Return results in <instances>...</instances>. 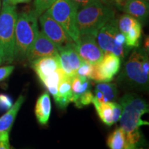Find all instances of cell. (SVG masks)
Here are the masks:
<instances>
[{
	"instance_id": "cell-23",
	"label": "cell",
	"mask_w": 149,
	"mask_h": 149,
	"mask_svg": "<svg viewBox=\"0 0 149 149\" xmlns=\"http://www.w3.org/2000/svg\"><path fill=\"white\" fill-rule=\"evenodd\" d=\"M137 22H138V20L137 19L129 15L126 13L122 15L120 17L117 19L118 29L121 33L126 35L130 29V28Z\"/></svg>"
},
{
	"instance_id": "cell-7",
	"label": "cell",
	"mask_w": 149,
	"mask_h": 149,
	"mask_svg": "<svg viewBox=\"0 0 149 149\" xmlns=\"http://www.w3.org/2000/svg\"><path fill=\"white\" fill-rule=\"evenodd\" d=\"M120 31L117 25V19H111L100 30L96 38L97 44L104 53H111L124 59L128 55L131 48L128 46H119L115 42V36Z\"/></svg>"
},
{
	"instance_id": "cell-41",
	"label": "cell",
	"mask_w": 149,
	"mask_h": 149,
	"mask_svg": "<svg viewBox=\"0 0 149 149\" xmlns=\"http://www.w3.org/2000/svg\"><path fill=\"white\" fill-rule=\"evenodd\" d=\"M144 1H148V0H144Z\"/></svg>"
},
{
	"instance_id": "cell-19",
	"label": "cell",
	"mask_w": 149,
	"mask_h": 149,
	"mask_svg": "<svg viewBox=\"0 0 149 149\" xmlns=\"http://www.w3.org/2000/svg\"><path fill=\"white\" fill-rule=\"evenodd\" d=\"M65 74L66 73L61 69V68H59L58 70L48 75L46 79H44L42 81L43 84L47 88L48 92L53 96L55 100L58 95V86L59 81Z\"/></svg>"
},
{
	"instance_id": "cell-17",
	"label": "cell",
	"mask_w": 149,
	"mask_h": 149,
	"mask_svg": "<svg viewBox=\"0 0 149 149\" xmlns=\"http://www.w3.org/2000/svg\"><path fill=\"white\" fill-rule=\"evenodd\" d=\"M90 80L88 78L77 74L71 77L72 97L70 102H73L76 105L80 97L86 91L91 90V83Z\"/></svg>"
},
{
	"instance_id": "cell-3",
	"label": "cell",
	"mask_w": 149,
	"mask_h": 149,
	"mask_svg": "<svg viewBox=\"0 0 149 149\" xmlns=\"http://www.w3.org/2000/svg\"><path fill=\"white\" fill-rule=\"evenodd\" d=\"M120 102L122 108L120 127L125 135L140 130L141 126L148 125V122L141 119L148 112V104L144 98L135 93H126L120 99Z\"/></svg>"
},
{
	"instance_id": "cell-6",
	"label": "cell",
	"mask_w": 149,
	"mask_h": 149,
	"mask_svg": "<svg viewBox=\"0 0 149 149\" xmlns=\"http://www.w3.org/2000/svg\"><path fill=\"white\" fill-rule=\"evenodd\" d=\"M79 8L72 0H57L46 12L65 30L73 42L77 43L80 34L77 26Z\"/></svg>"
},
{
	"instance_id": "cell-27",
	"label": "cell",
	"mask_w": 149,
	"mask_h": 149,
	"mask_svg": "<svg viewBox=\"0 0 149 149\" xmlns=\"http://www.w3.org/2000/svg\"><path fill=\"white\" fill-rule=\"evenodd\" d=\"M13 105V100L10 95L0 94V111H8Z\"/></svg>"
},
{
	"instance_id": "cell-10",
	"label": "cell",
	"mask_w": 149,
	"mask_h": 149,
	"mask_svg": "<svg viewBox=\"0 0 149 149\" xmlns=\"http://www.w3.org/2000/svg\"><path fill=\"white\" fill-rule=\"evenodd\" d=\"M75 49L82 61L91 64H97L104 55L96 37L93 35H80L79 41L75 44Z\"/></svg>"
},
{
	"instance_id": "cell-24",
	"label": "cell",
	"mask_w": 149,
	"mask_h": 149,
	"mask_svg": "<svg viewBox=\"0 0 149 149\" xmlns=\"http://www.w3.org/2000/svg\"><path fill=\"white\" fill-rule=\"evenodd\" d=\"M57 0H35L34 10L40 16L43 13L46 12L48 8H50Z\"/></svg>"
},
{
	"instance_id": "cell-15",
	"label": "cell",
	"mask_w": 149,
	"mask_h": 149,
	"mask_svg": "<svg viewBox=\"0 0 149 149\" xmlns=\"http://www.w3.org/2000/svg\"><path fill=\"white\" fill-rule=\"evenodd\" d=\"M51 113V101L49 94L44 92L37 99L35 104V113L41 125H46L49 120Z\"/></svg>"
},
{
	"instance_id": "cell-38",
	"label": "cell",
	"mask_w": 149,
	"mask_h": 149,
	"mask_svg": "<svg viewBox=\"0 0 149 149\" xmlns=\"http://www.w3.org/2000/svg\"><path fill=\"white\" fill-rule=\"evenodd\" d=\"M100 1H102V2L103 3H108V4H111V3H110L109 1H107V0H100Z\"/></svg>"
},
{
	"instance_id": "cell-16",
	"label": "cell",
	"mask_w": 149,
	"mask_h": 149,
	"mask_svg": "<svg viewBox=\"0 0 149 149\" xmlns=\"http://www.w3.org/2000/svg\"><path fill=\"white\" fill-rule=\"evenodd\" d=\"M72 97L71 77L65 74L59 81L58 86V95L55 100L60 109H64L70 102Z\"/></svg>"
},
{
	"instance_id": "cell-40",
	"label": "cell",
	"mask_w": 149,
	"mask_h": 149,
	"mask_svg": "<svg viewBox=\"0 0 149 149\" xmlns=\"http://www.w3.org/2000/svg\"><path fill=\"white\" fill-rule=\"evenodd\" d=\"M2 60H1V57H0V65H1V64H2Z\"/></svg>"
},
{
	"instance_id": "cell-9",
	"label": "cell",
	"mask_w": 149,
	"mask_h": 149,
	"mask_svg": "<svg viewBox=\"0 0 149 149\" xmlns=\"http://www.w3.org/2000/svg\"><path fill=\"white\" fill-rule=\"evenodd\" d=\"M122 59L115 54L104 53L102 60L94 64L91 79L97 82H109L120 70Z\"/></svg>"
},
{
	"instance_id": "cell-18",
	"label": "cell",
	"mask_w": 149,
	"mask_h": 149,
	"mask_svg": "<svg viewBox=\"0 0 149 149\" xmlns=\"http://www.w3.org/2000/svg\"><path fill=\"white\" fill-rule=\"evenodd\" d=\"M92 103L95 108L100 120L106 125L112 126L113 124H113V108H112L111 102H108L107 103H100L94 97Z\"/></svg>"
},
{
	"instance_id": "cell-34",
	"label": "cell",
	"mask_w": 149,
	"mask_h": 149,
	"mask_svg": "<svg viewBox=\"0 0 149 149\" xmlns=\"http://www.w3.org/2000/svg\"><path fill=\"white\" fill-rule=\"evenodd\" d=\"M0 149H10L9 140L0 141Z\"/></svg>"
},
{
	"instance_id": "cell-4",
	"label": "cell",
	"mask_w": 149,
	"mask_h": 149,
	"mask_svg": "<svg viewBox=\"0 0 149 149\" xmlns=\"http://www.w3.org/2000/svg\"><path fill=\"white\" fill-rule=\"evenodd\" d=\"M148 52L144 48L135 49L126 61L117 81L121 84L141 91L148 89L149 74L143 69V60Z\"/></svg>"
},
{
	"instance_id": "cell-30",
	"label": "cell",
	"mask_w": 149,
	"mask_h": 149,
	"mask_svg": "<svg viewBox=\"0 0 149 149\" xmlns=\"http://www.w3.org/2000/svg\"><path fill=\"white\" fill-rule=\"evenodd\" d=\"M72 1L77 4L79 9L84 8V7L86 6L92 4V3H95L99 2V1H101L100 0H72Z\"/></svg>"
},
{
	"instance_id": "cell-32",
	"label": "cell",
	"mask_w": 149,
	"mask_h": 149,
	"mask_svg": "<svg viewBox=\"0 0 149 149\" xmlns=\"http://www.w3.org/2000/svg\"><path fill=\"white\" fill-rule=\"evenodd\" d=\"M9 3L10 5L13 6H16L19 3H26L31 2L32 0H8Z\"/></svg>"
},
{
	"instance_id": "cell-8",
	"label": "cell",
	"mask_w": 149,
	"mask_h": 149,
	"mask_svg": "<svg viewBox=\"0 0 149 149\" xmlns=\"http://www.w3.org/2000/svg\"><path fill=\"white\" fill-rule=\"evenodd\" d=\"M42 31L59 50L74 44L73 40L65 30L57 23L47 12H44L39 17Z\"/></svg>"
},
{
	"instance_id": "cell-2",
	"label": "cell",
	"mask_w": 149,
	"mask_h": 149,
	"mask_svg": "<svg viewBox=\"0 0 149 149\" xmlns=\"http://www.w3.org/2000/svg\"><path fill=\"white\" fill-rule=\"evenodd\" d=\"M114 6L99 1L78 10L77 26L80 35L97 37L102 27L115 17Z\"/></svg>"
},
{
	"instance_id": "cell-35",
	"label": "cell",
	"mask_w": 149,
	"mask_h": 149,
	"mask_svg": "<svg viewBox=\"0 0 149 149\" xmlns=\"http://www.w3.org/2000/svg\"><path fill=\"white\" fill-rule=\"evenodd\" d=\"M144 49L146 50L147 51H148V37L147 36L146 37V40H145V44H144Z\"/></svg>"
},
{
	"instance_id": "cell-1",
	"label": "cell",
	"mask_w": 149,
	"mask_h": 149,
	"mask_svg": "<svg viewBox=\"0 0 149 149\" xmlns=\"http://www.w3.org/2000/svg\"><path fill=\"white\" fill-rule=\"evenodd\" d=\"M38 14L34 9L23 11L17 15L15 31V59H26L29 48L38 35Z\"/></svg>"
},
{
	"instance_id": "cell-21",
	"label": "cell",
	"mask_w": 149,
	"mask_h": 149,
	"mask_svg": "<svg viewBox=\"0 0 149 149\" xmlns=\"http://www.w3.org/2000/svg\"><path fill=\"white\" fill-rule=\"evenodd\" d=\"M107 145L110 149H124L125 133L122 128H117L107 138Z\"/></svg>"
},
{
	"instance_id": "cell-37",
	"label": "cell",
	"mask_w": 149,
	"mask_h": 149,
	"mask_svg": "<svg viewBox=\"0 0 149 149\" xmlns=\"http://www.w3.org/2000/svg\"><path fill=\"white\" fill-rule=\"evenodd\" d=\"M108 1H109V2L111 3V4L112 5V6H113V4H114V2H115V0H107Z\"/></svg>"
},
{
	"instance_id": "cell-31",
	"label": "cell",
	"mask_w": 149,
	"mask_h": 149,
	"mask_svg": "<svg viewBox=\"0 0 149 149\" xmlns=\"http://www.w3.org/2000/svg\"><path fill=\"white\" fill-rule=\"evenodd\" d=\"M95 98L99 102H100V103H107V102H108L107 100L106 99V97L103 95V93H102L101 91L95 89Z\"/></svg>"
},
{
	"instance_id": "cell-25",
	"label": "cell",
	"mask_w": 149,
	"mask_h": 149,
	"mask_svg": "<svg viewBox=\"0 0 149 149\" xmlns=\"http://www.w3.org/2000/svg\"><path fill=\"white\" fill-rule=\"evenodd\" d=\"M93 67H94V64H91L83 61V63L79 67L77 72H76V74L91 79L93 71Z\"/></svg>"
},
{
	"instance_id": "cell-22",
	"label": "cell",
	"mask_w": 149,
	"mask_h": 149,
	"mask_svg": "<svg viewBox=\"0 0 149 149\" xmlns=\"http://www.w3.org/2000/svg\"><path fill=\"white\" fill-rule=\"evenodd\" d=\"M95 89L101 91L107 100L108 102L113 101L117 100V86L115 84H110L107 82H102L96 85Z\"/></svg>"
},
{
	"instance_id": "cell-26",
	"label": "cell",
	"mask_w": 149,
	"mask_h": 149,
	"mask_svg": "<svg viewBox=\"0 0 149 149\" xmlns=\"http://www.w3.org/2000/svg\"><path fill=\"white\" fill-rule=\"evenodd\" d=\"M93 98H94V95H93V93L91 92V90L86 91L80 97L75 106L78 108H81L84 106L89 105V104L92 103Z\"/></svg>"
},
{
	"instance_id": "cell-12",
	"label": "cell",
	"mask_w": 149,
	"mask_h": 149,
	"mask_svg": "<svg viewBox=\"0 0 149 149\" xmlns=\"http://www.w3.org/2000/svg\"><path fill=\"white\" fill-rule=\"evenodd\" d=\"M30 64L41 81L61 68L59 55L41 57L33 61Z\"/></svg>"
},
{
	"instance_id": "cell-39",
	"label": "cell",
	"mask_w": 149,
	"mask_h": 149,
	"mask_svg": "<svg viewBox=\"0 0 149 149\" xmlns=\"http://www.w3.org/2000/svg\"><path fill=\"white\" fill-rule=\"evenodd\" d=\"M1 0H0V11H1Z\"/></svg>"
},
{
	"instance_id": "cell-29",
	"label": "cell",
	"mask_w": 149,
	"mask_h": 149,
	"mask_svg": "<svg viewBox=\"0 0 149 149\" xmlns=\"http://www.w3.org/2000/svg\"><path fill=\"white\" fill-rule=\"evenodd\" d=\"M15 69V66L13 65H7L0 68V82L4 81L12 74Z\"/></svg>"
},
{
	"instance_id": "cell-11",
	"label": "cell",
	"mask_w": 149,
	"mask_h": 149,
	"mask_svg": "<svg viewBox=\"0 0 149 149\" xmlns=\"http://www.w3.org/2000/svg\"><path fill=\"white\" fill-rule=\"evenodd\" d=\"M59 55L58 49L55 44L42 31H39L36 39L28 51L26 59L31 63L41 57Z\"/></svg>"
},
{
	"instance_id": "cell-5",
	"label": "cell",
	"mask_w": 149,
	"mask_h": 149,
	"mask_svg": "<svg viewBox=\"0 0 149 149\" xmlns=\"http://www.w3.org/2000/svg\"><path fill=\"white\" fill-rule=\"evenodd\" d=\"M17 12L16 6H1L0 11V57L3 63L15 60V31Z\"/></svg>"
},
{
	"instance_id": "cell-13",
	"label": "cell",
	"mask_w": 149,
	"mask_h": 149,
	"mask_svg": "<svg viewBox=\"0 0 149 149\" xmlns=\"http://www.w3.org/2000/svg\"><path fill=\"white\" fill-rule=\"evenodd\" d=\"M24 100V96L20 95L13 107L0 117V141L9 139V133Z\"/></svg>"
},
{
	"instance_id": "cell-28",
	"label": "cell",
	"mask_w": 149,
	"mask_h": 149,
	"mask_svg": "<svg viewBox=\"0 0 149 149\" xmlns=\"http://www.w3.org/2000/svg\"><path fill=\"white\" fill-rule=\"evenodd\" d=\"M112 108H113V124H115L120 120L122 113V108L120 104L115 102H111Z\"/></svg>"
},
{
	"instance_id": "cell-20",
	"label": "cell",
	"mask_w": 149,
	"mask_h": 149,
	"mask_svg": "<svg viewBox=\"0 0 149 149\" xmlns=\"http://www.w3.org/2000/svg\"><path fill=\"white\" fill-rule=\"evenodd\" d=\"M141 24L139 21L134 24L125 35L126 45L128 48H137L140 44L141 38Z\"/></svg>"
},
{
	"instance_id": "cell-14",
	"label": "cell",
	"mask_w": 149,
	"mask_h": 149,
	"mask_svg": "<svg viewBox=\"0 0 149 149\" xmlns=\"http://www.w3.org/2000/svg\"><path fill=\"white\" fill-rule=\"evenodd\" d=\"M122 10L137 19L140 23H146L148 18V1L144 0H126Z\"/></svg>"
},
{
	"instance_id": "cell-36",
	"label": "cell",
	"mask_w": 149,
	"mask_h": 149,
	"mask_svg": "<svg viewBox=\"0 0 149 149\" xmlns=\"http://www.w3.org/2000/svg\"><path fill=\"white\" fill-rule=\"evenodd\" d=\"M9 1L8 0H1V6H4L9 5Z\"/></svg>"
},
{
	"instance_id": "cell-33",
	"label": "cell",
	"mask_w": 149,
	"mask_h": 149,
	"mask_svg": "<svg viewBox=\"0 0 149 149\" xmlns=\"http://www.w3.org/2000/svg\"><path fill=\"white\" fill-rule=\"evenodd\" d=\"M126 1V0H115L113 6H116L117 8L122 10L123 5H124V2Z\"/></svg>"
}]
</instances>
